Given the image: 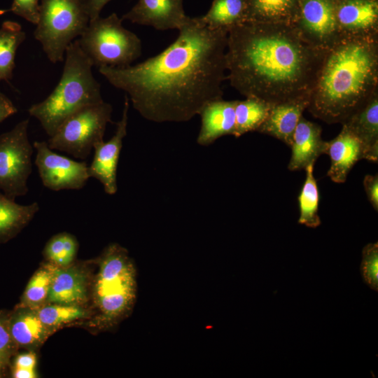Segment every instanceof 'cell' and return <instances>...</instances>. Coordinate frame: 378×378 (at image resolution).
Returning a JSON list of instances; mask_svg holds the SVG:
<instances>
[{
  "instance_id": "cell-38",
  "label": "cell",
  "mask_w": 378,
  "mask_h": 378,
  "mask_svg": "<svg viewBox=\"0 0 378 378\" xmlns=\"http://www.w3.org/2000/svg\"><path fill=\"white\" fill-rule=\"evenodd\" d=\"M13 375L15 378H35V369L14 368Z\"/></svg>"
},
{
  "instance_id": "cell-35",
  "label": "cell",
  "mask_w": 378,
  "mask_h": 378,
  "mask_svg": "<svg viewBox=\"0 0 378 378\" xmlns=\"http://www.w3.org/2000/svg\"><path fill=\"white\" fill-rule=\"evenodd\" d=\"M110 1L111 0H80L90 20L99 17L102 10Z\"/></svg>"
},
{
  "instance_id": "cell-13",
  "label": "cell",
  "mask_w": 378,
  "mask_h": 378,
  "mask_svg": "<svg viewBox=\"0 0 378 378\" xmlns=\"http://www.w3.org/2000/svg\"><path fill=\"white\" fill-rule=\"evenodd\" d=\"M340 38H378L377 0H335Z\"/></svg>"
},
{
  "instance_id": "cell-22",
  "label": "cell",
  "mask_w": 378,
  "mask_h": 378,
  "mask_svg": "<svg viewBox=\"0 0 378 378\" xmlns=\"http://www.w3.org/2000/svg\"><path fill=\"white\" fill-rule=\"evenodd\" d=\"M300 0H247L246 21L291 24Z\"/></svg>"
},
{
  "instance_id": "cell-16",
  "label": "cell",
  "mask_w": 378,
  "mask_h": 378,
  "mask_svg": "<svg viewBox=\"0 0 378 378\" xmlns=\"http://www.w3.org/2000/svg\"><path fill=\"white\" fill-rule=\"evenodd\" d=\"M310 97L273 104L256 132L273 136L290 146L293 136L303 112L307 109Z\"/></svg>"
},
{
  "instance_id": "cell-33",
  "label": "cell",
  "mask_w": 378,
  "mask_h": 378,
  "mask_svg": "<svg viewBox=\"0 0 378 378\" xmlns=\"http://www.w3.org/2000/svg\"><path fill=\"white\" fill-rule=\"evenodd\" d=\"M15 343L10 330V318L0 314V362L6 360L13 353Z\"/></svg>"
},
{
  "instance_id": "cell-28",
  "label": "cell",
  "mask_w": 378,
  "mask_h": 378,
  "mask_svg": "<svg viewBox=\"0 0 378 378\" xmlns=\"http://www.w3.org/2000/svg\"><path fill=\"white\" fill-rule=\"evenodd\" d=\"M58 266L47 264L38 270L30 279L25 289L23 302L25 305L34 307L48 298L50 287Z\"/></svg>"
},
{
  "instance_id": "cell-10",
  "label": "cell",
  "mask_w": 378,
  "mask_h": 378,
  "mask_svg": "<svg viewBox=\"0 0 378 378\" xmlns=\"http://www.w3.org/2000/svg\"><path fill=\"white\" fill-rule=\"evenodd\" d=\"M290 24L304 41L323 51L341 38L335 21V0H300Z\"/></svg>"
},
{
  "instance_id": "cell-2",
  "label": "cell",
  "mask_w": 378,
  "mask_h": 378,
  "mask_svg": "<svg viewBox=\"0 0 378 378\" xmlns=\"http://www.w3.org/2000/svg\"><path fill=\"white\" fill-rule=\"evenodd\" d=\"M325 52L290 24L246 21L228 30L226 79L245 97L271 105L310 97Z\"/></svg>"
},
{
  "instance_id": "cell-24",
  "label": "cell",
  "mask_w": 378,
  "mask_h": 378,
  "mask_svg": "<svg viewBox=\"0 0 378 378\" xmlns=\"http://www.w3.org/2000/svg\"><path fill=\"white\" fill-rule=\"evenodd\" d=\"M25 38L26 34L19 23L3 22L0 28V81L8 83L12 78L16 51Z\"/></svg>"
},
{
  "instance_id": "cell-3",
  "label": "cell",
  "mask_w": 378,
  "mask_h": 378,
  "mask_svg": "<svg viewBox=\"0 0 378 378\" xmlns=\"http://www.w3.org/2000/svg\"><path fill=\"white\" fill-rule=\"evenodd\" d=\"M378 90V38H341L326 50L307 110L342 124Z\"/></svg>"
},
{
  "instance_id": "cell-20",
  "label": "cell",
  "mask_w": 378,
  "mask_h": 378,
  "mask_svg": "<svg viewBox=\"0 0 378 378\" xmlns=\"http://www.w3.org/2000/svg\"><path fill=\"white\" fill-rule=\"evenodd\" d=\"M86 276L80 270L57 267L47 300L55 304L78 305L86 298Z\"/></svg>"
},
{
  "instance_id": "cell-18",
  "label": "cell",
  "mask_w": 378,
  "mask_h": 378,
  "mask_svg": "<svg viewBox=\"0 0 378 378\" xmlns=\"http://www.w3.org/2000/svg\"><path fill=\"white\" fill-rule=\"evenodd\" d=\"M362 143L365 159L378 161V90L342 124Z\"/></svg>"
},
{
  "instance_id": "cell-6",
  "label": "cell",
  "mask_w": 378,
  "mask_h": 378,
  "mask_svg": "<svg viewBox=\"0 0 378 378\" xmlns=\"http://www.w3.org/2000/svg\"><path fill=\"white\" fill-rule=\"evenodd\" d=\"M122 21L115 13L90 20L78 41L93 66L123 67L141 56L140 38Z\"/></svg>"
},
{
  "instance_id": "cell-5",
  "label": "cell",
  "mask_w": 378,
  "mask_h": 378,
  "mask_svg": "<svg viewBox=\"0 0 378 378\" xmlns=\"http://www.w3.org/2000/svg\"><path fill=\"white\" fill-rule=\"evenodd\" d=\"M94 299L102 327H111L132 311L136 298V271L127 251L110 244L99 260Z\"/></svg>"
},
{
  "instance_id": "cell-37",
  "label": "cell",
  "mask_w": 378,
  "mask_h": 378,
  "mask_svg": "<svg viewBox=\"0 0 378 378\" xmlns=\"http://www.w3.org/2000/svg\"><path fill=\"white\" fill-rule=\"evenodd\" d=\"M36 363V358L34 354H23L16 358L14 368L35 369Z\"/></svg>"
},
{
  "instance_id": "cell-11",
  "label": "cell",
  "mask_w": 378,
  "mask_h": 378,
  "mask_svg": "<svg viewBox=\"0 0 378 378\" xmlns=\"http://www.w3.org/2000/svg\"><path fill=\"white\" fill-rule=\"evenodd\" d=\"M33 146L36 150L35 164L45 187L59 191L80 190L85 186L90 178L85 162L75 161L57 154L45 141H36Z\"/></svg>"
},
{
  "instance_id": "cell-29",
  "label": "cell",
  "mask_w": 378,
  "mask_h": 378,
  "mask_svg": "<svg viewBox=\"0 0 378 378\" xmlns=\"http://www.w3.org/2000/svg\"><path fill=\"white\" fill-rule=\"evenodd\" d=\"M78 248V243L74 236L69 233H59L52 237L47 243L44 253L52 263L66 267L74 260Z\"/></svg>"
},
{
  "instance_id": "cell-26",
  "label": "cell",
  "mask_w": 378,
  "mask_h": 378,
  "mask_svg": "<svg viewBox=\"0 0 378 378\" xmlns=\"http://www.w3.org/2000/svg\"><path fill=\"white\" fill-rule=\"evenodd\" d=\"M271 104L259 99L246 97L244 100H236L235 137L249 132H256L266 119Z\"/></svg>"
},
{
  "instance_id": "cell-15",
  "label": "cell",
  "mask_w": 378,
  "mask_h": 378,
  "mask_svg": "<svg viewBox=\"0 0 378 378\" xmlns=\"http://www.w3.org/2000/svg\"><path fill=\"white\" fill-rule=\"evenodd\" d=\"M323 154L328 155L330 160L327 175L337 183H344L355 164L365 159L362 143L344 125L336 137L325 141Z\"/></svg>"
},
{
  "instance_id": "cell-4",
  "label": "cell",
  "mask_w": 378,
  "mask_h": 378,
  "mask_svg": "<svg viewBox=\"0 0 378 378\" xmlns=\"http://www.w3.org/2000/svg\"><path fill=\"white\" fill-rule=\"evenodd\" d=\"M64 56L62 74L55 88L43 101L28 109L49 137L74 113L104 102L100 84L92 71L93 64L81 50L78 39L68 46Z\"/></svg>"
},
{
  "instance_id": "cell-36",
  "label": "cell",
  "mask_w": 378,
  "mask_h": 378,
  "mask_svg": "<svg viewBox=\"0 0 378 378\" xmlns=\"http://www.w3.org/2000/svg\"><path fill=\"white\" fill-rule=\"evenodd\" d=\"M17 111L18 109L11 100L0 92V123Z\"/></svg>"
},
{
  "instance_id": "cell-14",
  "label": "cell",
  "mask_w": 378,
  "mask_h": 378,
  "mask_svg": "<svg viewBox=\"0 0 378 378\" xmlns=\"http://www.w3.org/2000/svg\"><path fill=\"white\" fill-rule=\"evenodd\" d=\"M189 16L183 8V0H138L122 19L160 31L179 29Z\"/></svg>"
},
{
  "instance_id": "cell-32",
  "label": "cell",
  "mask_w": 378,
  "mask_h": 378,
  "mask_svg": "<svg viewBox=\"0 0 378 378\" xmlns=\"http://www.w3.org/2000/svg\"><path fill=\"white\" fill-rule=\"evenodd\" d=\"M10 10L36 25L39 16V0H13Z\"/></svg>"
},
{
  "instance_id": "cell-25",
  "label": "cell",
  "mask_w": 378,
  "mask_h": 378,
  "mask_svg": "<svg viewBox=\"0 0 378 378\" xmlns=\"http://www.w3.org/2000/svg\"><path fill=\"white\" fill-rule=\"evenodd\" d=\"M314 163L309 164L305 169L306 176L298 197L300 211L298 223L315 228L321 225L318 214L319 190L314 175Z\"/></svg>"
},
{
  "instance_id": "cell-19",
  "label": "cell",
  "mask_w": 378,
  "mask_h": 378,
  "mask_svg": "<svg viewBox=\"0 0 378 378\" xmlns=\"http://www.w3.org/2000/svg\"><path fill=\"white\" fill-rule=\"evenodd\" d=\"M322 129L317 123L307 120L303 115L294 132L291 156L288 165L290 171L304 169L314 163L323 154L325 141L321 137Z\"/></svg>"
},
{
  "instance_id": "cell-39",
  "label": "cell",
  "mask_w": 378,
  "mask_h": 378,
  "mask_svg": "<svg viewBox=\"0 0 378 378\" xmlns=\"http://www.w3.org/2000/svg\"><path fill=\"white\" fill-rule=\"evenodd\" d=\"M9 11H10V9H0V15H2Z\"/></svg>"
},
{
  "instance_id": "cell-40",
  "label": "cell",
  "mask_w": 378,
  "mask_h": 378,
  "mask_svg": "<svg viewBox=\"0 0 378 378\" xmlns=\"http://www.w3.org/2000/svg\"><path fill=\"white\" fill-rule=\"evenodd\" d=\"M0 364H1V362H0Z\"/></svg>"
},
{
  "instance_id": "cell-1",
  "label": "cell",
  "mask_w": 378,
  "mask_h": 378,
  "mask_svg": "<svg viewBox=\"0 0 378 378\" xmlns=\"http://www.w3.org/2000/svg\"><path fill=\"white\" fill-rule=\"evenodd\" d=\"M178 31L170 46L142 62L98 68L150 121L186 122L209 102L223 99L227 31L189 17Z\"/></svg>"
},
{
  "instance_id": "cell-9",
  "label": "cell",
  "mask_w": 378,
  "mask_h": 378,
  "mask_svg": "<svg viewBox=\"0 0 378 378\" xmlns=\"http://www.w3.org/2000/svg\"><path fill=\"white\" fill-rule=\"evenodd\" d=\"M29 120L0 135V190L10 199L25 195L31 174L34 146L28 138Z\"/></svg>"
},
{
  "instance_id": "cell-7",
  "label": "cell",
  "mask_w": 378,
  "mask_h": 378,
  "mask_svg": "<svg viewBox=\"0 0 378 378\" xmlns=\"http://www.w3.org/2000/svg\"><path fill=\"white\" fill-rule=\"evenodd\" d=\"M90 18L80 0H39V16L34 31L52 63L64 61L65 52L87 28Z\"/></svg>"
},
{
  "instance_id": "cell-12",
  "label": "cell",
  "mask_w": 378,
  "mask_h": 378,
  "mask_svg": "<svg viewBox=\"0 0 378 378\" xmlns=\"http://www.w3.org/2000/svg\"><path fill=\"white\" fill-rule=\"evenodd\" d=\"M129 102L125 95L122 117L116 123L115 134L108 141H103L94 146V158L88 166L90 178L98 180L108 195H114L118 190L117 168L122 141L127 135Z\"/></svg>"
},
{
  "instance_id": "cell-27",
  "label": "cell",
  "mask_w": 378,
  "mask_h": 378,
  "mask_svg": "<svg viewBox=\"0 0 378 378\" xmlns=\"http://www.w3.org/2000/svg\"><path fill=\"white\" fill-rule=\"evenodd\" d=\"M10 330L16 345L24 346L39 343L46 333V326L37 312L31 311L20 312L10 318Z\"/></svg>"
},
{
  "instance_id": "cell-8",
  "label": "cell",
  "mask_w": 378,
  "mask_h": 378,
  "mask_svg": "<svg viewBox=\"0 0 378 378\" xmlns=\"http://www.w3.org/2000/svg\"><path fill=\"white\" fill-rule=\"evenodd\" d=\"M112 106L105 102L85 106L69 116L47 141L52 150L87 158L94 146L104 141L106 125L111 122Z\"/></svg>"
},
{
  "instance_id": "cell-31",
  "label": "cell",
  "mask_w": 378,
  "mask_h": 378,
  "mask_svg": "<svg viewBox=\"0 0 378 378\" xmlns=\"http://www.w3.org/2000/svg\"><path fill=\"white\" fill-rule=\"evenodd\" d=\"M360 272L364 281L378 290V243L368 244L363 249Z\"/></svg>"
},
{
  "instance_id": "cell-21",
  "label": "cell",
  "mask_w": 378,
  "mask_h": 378,
  "mask_svg": "<svg viewBox=\"0 0 378 378\" xmlns=\"http://www.w3.org/2000/svg\"><path fill=\"white\" fill-rule=\"evenodd\" d=\"M39 204H17L0 190V242H5L16 235L34 218Z\"/></svg>"
},
{
  "instance_id": "cell-34",
  "label": "cell",
  "mask_w": 378,
  "mask_h": 378,
  "mask_svg": "<svg viewBox=\"0 0 378 378\" xmlns=\"http://www.w3.org/2000/svg\"><path fill=\"white\" fill-rule=\"evenodd\" d=\"M363 186L368 201L374 208L378 211V175L368 174L364 177Z\"/></svg>"
},
{
  "instance_id": "cell-17",
  "label": "cell",
  "mask_w": 378,
  "mask_h": 378,
  "mask_svg": "<svg viewBox=\"0 0 378 378\" xmlns=\"http://www.w3.org/2000/svg\"><path fill=\"white\" fill-rule=\"evenodd\" d=\"M236 100L223 99L212 101L200 111L201 127L197 142L201 146H209L225 135L234 136L236 128Z\"/></svg>"
},
{
  "instance_id": "cell-23",
  "label": "cell",
  "mask_w": 378,
  "mask_h": 378,
  "mask_svg": "<svg viewBox=\"0 0 378 378\" xmlns=\"http://www.w3.org/2000/svg\"><path fill=\"white\" fill-rule=\"evenodd\" d=\"M247 0H214L206 14L198 17L210 29L228 30L246 22Z\"/></svg>"
},
{
  "instance_id": "cell-30",
  "label": "cell",
  "mask_w": 378,
  "mask_h": 378,
  "mask_svg": "<svg viewBox=\"0 0 378 378\" xmlns=\"http://www.w3.org/2000/svg\"><path fill=\"white\" fill-rule=\"evenodd\" d=\"M37 315L46 327H51L84 318L87 312L78 305L55 304L42 307Z\"/></svg>"
}]
</instances>
